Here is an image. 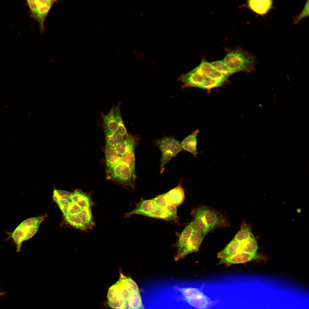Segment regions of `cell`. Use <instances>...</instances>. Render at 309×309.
Returning <instances> with one entry per match:
<instances>
[{
	"label": "cell",
	"instance_id": "cell-11",
	"mask_svg": "<svg viewBox=\"0 0 309 309\" xmlns=\"http://www.w3.org/2000/svg\"><path fill=\"white\" fill-rule=\"evenodd\" d=\"M104 153L106 172L108 174L120 162V156L114 147L106 146Z\"/></svg>",
	"mask_w": 309,
	"mask_h": 309
},
{
	"label": "cell",
	"instance_id": "cell-7",
	"mask_svg": "<svg viewBox=\"0 0 309 309\" xmlns=\"http://www.w3.org/2000/svg\"><path fill=\"white\" fill-rule=\"evenodd\" d=\"M265 258L263 255L257 253L253 254L241 252L231 256L220 258L217 265L241 264L254 260H264Z\"/></svg>",
	"mask_w": 309,
	"mask_h": 309
},
{
	"label": "cell",
	"instance_id": "cell-40",
	"mask_svg": "<svg viewBox=\"0 0 309 309\" xmlns=\"http://www.w3.org/2000/svg\"><path fill=\"white\" fill-rule=\"evenodd\" d=\"M168 213L170 221H176L178 219L176 207L171 204H168L165 207Z\"/></svg>",
	"mask_w": 309,
	"mask_h": 309
},
{
	"label": "cell",
	"instance_id": "cell-6",
	"mask_svg": "<svg viewBox=\"0 0 309 309\" xmlns=\"http://www.w3.org/2000/svg\"><path fill=\"white\" fill-rule=\"evenodd\" d=\"M206 223L210 231L221 227H229L230 223L221 213L208 207L202 206Z\"/></svg>",
	"mask_w": 309,
	"mask_h": 309
},
{
	"label": "cell",
	"instance_id": "cell-15",
	"mask_svg": "<svg viewBox=\"0 0 309 309\" xmlns=\"http://www.w3.org/2000/svg\"><path fill=\"white\" fill-rule=\"evenodd\" d=\"M165 195L168 204L176 207L183 203L185 197L184 191L181 185L165 193Z\"/></svg>",
	"mask_w": 309,
	"mask_h": 309
},
{
	"label": "cell",
	"instance_id": "cell-35",
	"mask_svg": "<svg viewBox=\"0 0 309 309\" xmlns=\"http://www.w3.org/2000/svg\"><path fill=\"white\" fill-rule=\"evenodd\" d=\"M206 76L216 81L221 85L227 81L228 77L214 69L212 70Z\"/></svg>",
	"mask_w": 309,
	"mask_h": 309
},
{
	"label": "cell",
	"instance_id": "cell-34",
	"mask_svg": "<svg viewBox=\"0 0 309 309\" xmlns=\"http://www.w3.org/2000/svg\"><path fill=\"white\" fill-rule=\"evenodd\" d=\"M22 229L24 235V241L32 237L36 233L39 228V225H19Z\"/></svg>",
	"mask_w": 309,
	"mask_h": 309
},
{
	"label": "cell",
	"instance_id": "cell-10",
	"mask_svg": "<svg viewBox=\"0 0 309 309\" xmlns=\"http://www.w3.org/2000/svg\"><path fill=\"white\" fill-rule=\"evenodd\" d=\"M203 238L200 232L193 228L187 246L181 256V259L190 253L198 251Z\"/></svg>",
	"mask_w": 309,
	"mask_h": 309
},
{
	"label": "cell",
	"instance_id": "cell-3",
	"mask_svg": "<svg viewBox=\"0 0 309 309\" xmlns=\"http://www.w3.org/2000/svg\"><path fill=\"white\" fill-rule=\"evenodd\" d=\"M155 145L160 150L162 156L160 161V173L165 171V165L183 150L180 142L172 136H165L157 139Z\"/></svg>",
	"mask_w": 309,
	"mask_h": 309
},
{
	"label": "cell",
	"instance_id": "cell-16",
	"mask_svg": "<svg viewBox=\"0 0 309 309\" xmlns=\"http://www.w3.org/2000/svg\"><path fill=\"white\" fill-rule=\"evenodd\" d=\"M138 140V137L128 134L124 139L117 144L114 147L120 156L129 150L135 149Z\"/></svg>",
	"mask_w": 309,
	"mask_h": 309
},
{
	"label": "cell",
	"instance_id": "cell-17",
	"mask_svg": "<svg viewBox=\"0 0 309 309\" xmlns=\"http://www.w3.org/2000/svg\"><path fill=\"white\" fill-rule=\"evenodd\" d=\"M154 208L152 199L142 201L136 204V207L133 211L127 213L125 216L127 217L134 214H139L147 216Z\"/></svg>",
	"mask_w": 309,
	"mask_h": 309
},
{
	"label": "cell",
	"instance_id": "cell-18",
	"mask_svg": "<svg viewBox=\"0 0 309 309\" xmlns=\"http://www.w3.org/2000/svg\"><path fill=\"white\" fill-rule=\"evenodd\" d=\"M252 226L250 224L243 221L241 225L240 229L233 239L244 244L254 237L252 233Z\"/></svg>",
	"mask_w": 309,
	"mask_h": 309
},
{
	"label": "cell",
	"instance_id": "cell-38",
	"mask_svg": "<svg viewBox=\"0 0 309 309\" xmlns=\"http://www.w3.org/2000/svg\"><path fill=\"white\" fill-rule=\"evenodd\" d=\"M221 85L216 81L207 76H204V81L200 88L209 90Z\"/></svg>",
	"mask_w": 309,
	"mask_h": 309
},
{
	"label": "cell",
	"instance_id": "cell-27",
	"mask_svg": "<svg viewBox=\"0 0 309 309\" xmlns=\"http://www.w3.org/2000/svg\"><path fill=\"white\" fill-rule=\"evenodd\" d=\"M210 63L214 69L227 77L234 73L227 66L223 60H216Z\"/></svg>",
	"mask_w": 309,
	"mask_h": 309
},
{
	"label": "cell",
	"instance_id": "cell-19",
	"mask_svg": "<svg viewBox=\"0 0 309 309\" xmlns=\"http://www.w3.org/2000/svg\"><path fill=\"white\" fill-rule=\"evenodd\" d=\"M244 244L233 239L222 250L218 253V258L227 257L241 252Z\"/></svg>",
	"mask_w": 309,
	"mask_h": 309
},
{
	"label": "cell",
	"instance_id": "cell-36",
	"mask_svg": "<svg viewBox=\"0 0 309 309\" xmlns=\"http://www.w3.org/2000/svg\"><path fill=\"white\" fill-rule=\"evenodd\" d=\"M309 0L307 1L304 7L300 13L292 18V23L295 25L297 24L303 19L309 16Z\"/></svg>",
	"mask_w": 309,
	"mask_h": 309
},
{
	"label": "cell",
	"instance_id": "cell-39",
	"mask_svg": "<svg viewBox=\"0 0 309 309\" xmlns=\"http://www.w3.org/2000/svg\"><path fill=\"white\" fill-rule=\"evenodd\" d=\"M45 216H40L31 217L27 219L22 221L20 224L21 225H39L43 221Z\"/></svg>",
	"mask_w": 309,
	"mask_h": 309
},
{
	"label": "cell",
	"instance_id": "cell-44",
	"mask_svg": "<svg viewBox=\"0 0 309 309\" xmlns=\"http://www.w3.org/2000/svg\"><path fill=\"white\" fill-rule=\"evenodd\" d=\"M68 206H60L59 207L65 217L68 215Z\"/></svg>",
	"mask_w": 309,
	"mask_h": 309
},
{
	"label": "cell",
	"instance_id": "cell-29",
	"mask_svg": "<svg viewBox=\"0 0 309 309\" xmlns=\"http://www.w3.org/2000/svg\"><path fill=\"white\" fill-rule=\"evenodd\" d=\"M78 192L76 203L82 208H91L93 203L90 197L80 190H79Z\"/></svg>",
	"mask_w": 309,
	"mask_h": 309
},
{
	"label": "cell",
	"instance_id": "cell-22",
	"mask_svg": "<svg viewBox=\"0 0 309 309\" xmlns=\"http://www.w3.org/2000/svg\"><path fill=\"white\" fill-rule=\"evenodd\" d=\"M104 124L110 131L116 132L117 126L114 116V107L112 106L106 115L102 112L100 114Z\"/></svg>",
	"mask_w": 309,
	"mask_h": 309
},
{
	"label": "cell",
	"instance_id": "cell-25",
	"mask_svg": "<svg viewBox=\"0 0 309 309\" xmlns=\"http://www.w3.org/2000/svg\"><path fill=\"white\" fill-rule=\"evenodd\" d=\"M86 229H91L94 225L91 208H83L78 215Z\"/></svg>",
	"mask_w": 309,
	"mask_h": 309
},
{
	"label": "cell",
	"instance_id": "cell-26",
	"mask_svg": "<svg viewBox=\"0 0 309 309\" xmlns=\"http://www.w3.org/2000/svg\"><path fill=\"white\" fill-rule=\"evenodd\" d=\"M10 237L13 239L16 244V251H20L24 239V233L22 228L18 225L12 233Z\"/></svg>",
	"mask_w": 309,
	"mask_h": 309
},
{
	"label": "cell",
	"instance_id": "cell-33",
	"mask_svg": "<svg viewBox=\"0 0 309 309\" xmlns=\"http://www.w3.org/2000/svg\"><path fill=\"white\" fill-rule=\"evenodd\" d=\"M147 216L170 221L168 214L165 207L154 208L152 211Z\"/></svg>",
	"mask_w": 309,
	"mask_h": 309
},
{
	"label": "cell",
	"instance_id": "cell-20",
	"mask_svg": "<svg viewBox=\"0 0 309 309\" xmlns=\"http://www.w3.org/2000/svg\"><path fill=\"white\" fill-rule=\"evenodd\" d=\"M185 300L191 305L198 309H207L212 304V301L203 293L195 297Z\"/></svg>",
	"mask_w": 309,
	"mask_h": 309
},
{
	"label": "cell",
	"instance_id": "cell-41",
	"mask_svg": "<svg viewBox=\"0 0 309 309\" xmlns=\"http://www.w3.org/2000/svg\"><path fill=\"white\" fill-rule=\"evenodd\" d=\"M83 208L76 203L72 201L70 202L68 206V213L72 215H78Z\"/></svg>",
	"mask_w": 309,
	"mask_h": 309
},
{
	"label": "cell",
	"instance_id": "cell-37",
	"mask_svg": "<svg viewBox=\"0 0 309 309\" xmlns=\"http://www.w3.org/2000/svg\"><path fill=\"white\" fill-rule=\"evenodd\" d=\"M155 208H163L168 204L165 193L160 195L152 199Z\"/></svg>",
	"mask_w": 309,
	"mask_h": 309
},
{
	"label": "cell",
	"instance_id": "cell-28",
	"mask_svg": "<svg viewBox=\"0 0 309 309\" xmlns=\"http://www.w3.org/2000/svg\"><path fill=\"white\" fill-rule=\"evenodd\" d=\"M213 69L210 63L202 59L201 63L192 70L201 75L206 76Z\"/></svg>",
	"mask_w": 309,
	"mask_h": 309
},
{
	"label": "cell",
	"instance_id": "cell-45",
	"mask_svg": "<svg viewBox=\"0 0 309 309\" xmlns=\"http://www.w3.org/2000/svg\"><path fill=\"white\" fill-rule=\"evenodd\" d=\"M2 294H3V293H2V292H1L0 291V296H1L2 295Z\"/></svg>",
	"mask_w": 309,
	"mask_h": 309
},
{
	"label": "cell",
	"instance_id": "cell-42",
	"mask_svg": "<svg viewBox=\"0 0 309 309\" xmlns=\"http://www.w3.org/2000/svg\"><path fill=\"white\" fill-rule=\"evenodd\" d=\"M56 191L60 199L66 198L68 199H70L71 197L72 194V193L71 192L63 190H56Z\"/></svg>",
	"mask_w": 309,
	"mask_h": 309
},
{
	"label": "cell",
	"instance_id": "cell-43",
	"mask_svg": "<svg viewBox=\"0 0 309 309\" xmlns=\"http://www.w3.org/2000/svg\"><path fill=\"white\" fill-rule=\"evenodd\" d=\"M56 202L59 206H68L70 203L68 199L66 198H62L57 200Z\"/></svg>",
	"mask_w": 309,
	"mask_h": 309
},
{
	"label": "cell",
	"instance_id": "cell-4",
	"mask_svg": "<svg viewBox=\"0 0 309 309\" xmlns=\"http://www.w3.org/2000/svg\"><path fill=\"white\" fill-rule=\"evenodd\" d=\"M57 2L52 0L27 1L30 16L38 23L41 32L44 30V21L51 8Z\"/></svg>",
	"mask_w": 309,
	"mask_h": 309
},
{
	"label": "cell",
	"instance_id": "cell-21",
	"mask_svg": "<svg viewBox=\"0 0 309 309\" xmlns=\"http://www.w3.org/2000/svg\"><path fill=\"white\" fill-rule=\"evenodd\" d=\"M103 128L106 140V146L114 147L122 141L125 137L117 132H114L110 130L103 123Z\"/></svg>",
	"mask_w": 309,
	"mask_h": 309
},
{
	"label": "cell",
	"instance_id": "cell-2",
	"mask_svg": "<svg viewBox=\"0 0 309 309\" xmlns=\"http://www.w3.org/2000/svg\"><path fill=\"white\" fill-rule=\"evenodd\" d=\"M222 60L234 73L240 71L251 73L255 69L256 61L254 55L240 48L228 50Z\"/></svg>",
	"mask_w": 309,
	"mask_h": 309
},
{
	"label": "cell",
	"instance_id": "cell-5",
	"mask_svg": "<svg viewBox=\"0 0 309 309\" xmlns=\"http://www.w3.org/2000/svg\"><path fill=\"white\" fill-rule=\"evenodd\" d=\"M108 179L117 182L124 185L133 187L136 177L129 168L124 163L120 162L109 173Z\"/></svg>",
	"mask_w": 309,
	"mask_h": 309
},
{
	"label": "cell",
	"instance_id": "cell-13",
	"mask_svg": "<svg viewBox=\"0 0 309 309\" xmlns=\"http://www.w3.org/2000/svg\"><path fill=\"white\" fill-rule=\"evenodd\" d=\"M272 0H250L247 1L248 7L256 14L263 15L266 14L273 8Z\"/></svg>",
	"mask_w": 309,
	"mask_h": 309
},
{
	"label": "cell",
	"instance_id": "cell-14",
	"mask_svg": "<svg viewBox=\"0 0 309 309\" xmlns=\"http://www.w3.org/2000/svg\"><path fill=\"white\" fill-rule=\"evenodd\" d=\"M193 229L192 221L184 228L181 233L178 242V251L175 258L176 261L181 259V256L187 246Z\"/></svg>",
	"mask_w": 309,
	"mask_h": 309
},
{
	"label": "cell",
	"instance_id": "cell-9",
	"mask_svg": "<svg viewBox=\"0 0 309 309\" xmlns=\"http://www.w3.org/2000/svg\"><path fill=\"white\" fill-rule=\"evenodd\" d=\"M204 76L193 70L181 75L179 80L183 84L182 87L200 88L204 81Z\"/></svg>",
	"mask_w": 309,
	"mask_h": 309
},
{
	"label": "cell",
	"instance_id": "cell-30",
	"mask_svg": "<svg viewBox=\"0 0 309 309\" xmlns=\"http://www.w3.org/2000/svg\"><path fill=\"white\" fill-rule=\"evenodd\" d=\"M65 217L67 222L74 227L82 230L86 229L78 215L68 214Z\"/></svg>",
	"mask_w": 309,
	"mask_h": 309
},
{
	"label": "cell",
	"instance_id": "cell-31",
	"mask_svg": "<svg viewBox=\"0 0 309 309\" xmlns=\"http://www.w3.org/2000/svg\"><path fill=\"white\" fill-rule=\"evenodd\" d=\"M258 247L257 240L254 237L244 244L241 252L253 254H255L257 253Z\"/></svg>",
	"mask_w": 309,
	"mask_h": 309
},
{
	"label": "cell",
	"instance_id": "cell-1",
	"mask_svg": "<svg viewBox=\"0 0 309 309\" xmlns=\"http://www.w3.org/2000/svg\"><path fill=\"white\" fill-rule=\"evenodd\" d=\"M120 276L108 290L109 305L114 309H145L136 284L130 278Z\"/></svg>",
	"mask_w": 309,
	"mask_h": 309
},
{
	"label": "cell",
	"instance_id": "cell-23",
	"mask_svg": "<svg viewBox=\"0 0 309 309\" xmlns=\"http://www.w3.org/2000/svg\"><path fill=\"white\" fill-rule=\"evenodd\" d=\"M135 149L129 150L121 155V161L124 163L130 169L133 175L136 178L135 171Z\"/></svg>",
	"mask_w": 309,
	"mask_h": 309
},
{
	"label": "cell",
	"instance_id": "cell-24",
	"mask_svg": "<svg viewBox=\"0 0 309 309\" xmlns=\"http://www.w3.org/2000/svg\"><path fill=\"white\" fill-rule=\"evenodd\" d=\"M120 103L114 107V116L117 126V132L125 138L128 134L123 121L120 109Z\"/></svg>",
	"mask_w": 309,
	"mask_h": 309
},
{
	"label": "cell",
	"instance_id": "cell-8",
	"mask_svg": "<svg viewBox=\"0 0 309 309\" xmlns=\"http://www.w3.org/2000/svg\"><path fill=\"white\" fill-rule=\"evenodd\" d=\"M191 214L193 217V228L200 232L204 237L210 231L205 219L202 206L193 209Z\"/></svg>",
	"mask_w": 309,
	"mask_h": 309
},
{
	"label": "cell",
	"instance_id": "cell-12",
	"mask_svg": "<svg viewBox=\"0 0 309 309\" xmlns=\"http://www.w3.org/2000/svg\"><path fill=\"white\" fill-rule=\"evenodd\" d=\"M199 129H197L185 137L181 144L183 149L191 153L193 157H197L199 153L197 148V136L199 133Z\"/></svg>",
	"mask_w": 309,
	"mask_h": 309
},
{
	"label": "cell",
	"instance_id": "cell-32",
	"mask_svg": "<svg viewBox=\"0 0 309 309\" xmlns=\"http://www.w3.org/2000/svg\"><path fill=\"white\" fill-rule=\"evenodd\" d=\"M178 290L185 299H190L196 297L203 292L199 289L193 288H178Z\"/></svg>",
	"mask_w": 309,
	"mask_h": 309
}]
</instances>
